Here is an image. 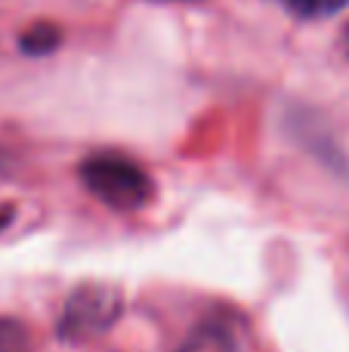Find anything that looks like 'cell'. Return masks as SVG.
Segmentation results:
<instances>
[{
    "label": "cell",
    "mask_w": 349,
    "mask_h": 352,
    "mask_svg": "<svg viewBox=\"0 0 349 352\" xmlns=\"http://www.w3.org/2000/svg\"><path fill=\"white\" fill-rule=\"evenodd\" d=\"M80 182L96 201L117 213H133L152 201V179L136 161L115 152H96L80 164Z\"/></svg>",
    "instance_id": "cell-1"
},
{
    "label": "cell",
    "mask_w": 349,
    "mask_h": 352,
    "mask_svg": "<svg viewBox=\"0 0 349 352\" xmlns=\"http://www.w3.org/2000/svg\"><path fill=\"white\" fill-rule=\"evenodd\" d=\"M124 312V294L115 285H80L68 294L59 316V340L65 343H87L102 337Z\"/></svg>",
    "instance_id": "cell-2"
},
{
    "label": "cell",
    "mask_w": 349,
    "mask_h": 352,
    "mask_svg": "<svg viewBox=\"0 0 349 352\" xmlns=\"http://www.w3.org/2000/svg\"><path fill=\"white\" fill-rule=\"evenodd\" d=\"M179 352H232V337L223 328H201L189 337Z\"/></svg>",
    "instance_id": "cell-3"
},
{
    "label": "cell",
    "mask_w": 349,
    "mask_h": 352,
    "mask_svg": "<svg viewBox=\"0 0 349 352\" xmlns=\"http://www.w3.org/2000/svg\"><path fill=\"white\" fill-rule=\"evenodd\" d=\"M282 3L300 19H325L340 12L349 0H282Z\"/></svg>",
    "instance_id": "cell-4"
},
{
    "label": "cell",
    "mask_w": 349,
    "mask_h": 352,
    "mask_svg": "<svg viewBox=\"0 0 349 352\" xmlns=\"http://www.w3.org/2000/svg\"><path fill=\"white\" fill-rule=\"evenodd\" d=\"M59 43V31L53 28V25H34L31 31H25L22 34V50L31 56H43L49 53V50Z\"/></svg>",
    "instance_id": "cell-5"
},
{
    "label": "cell",
    "mask_w": 349,
    "mask_h": 352,
    "mask_svg": "<svg viewBox=\"0 0 349 352\" xmlns=\"http://www.w3.org/2000/svg\"><path fill=\"white\" fill-rule=\"evenodd\" d=\"M0 352H25V328L16 318H0Z\"/></svg>",
    "instance_id": "cell-6"
},
{
    "label": "cell",
    "mask_w": 349,
    "mask_h": 352,
    "mask_svg": "<svg viewBox=\"0 0 349 352\" xmlns=\"http://www.w3.org/2000/svg\"><path fill=\"white\" fill-rule=\"evenodd\" d=\"M344 50H346V56H349V25H346V31H344Z\"/></svg>",
    "instance_id": "cell-7"
}]
</instances>
